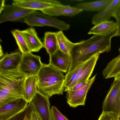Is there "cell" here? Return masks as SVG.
Segmentation results:
<instances>
[{"mask_svg": "<svg viewBox=\"0 0 120 120\" xmlns=\"http://www.w3.org/2000/svg\"><path fill=\"white\" fill-rule=\"evenodd\" d=\"M22 56V53L19 51L9 54L7 53L0 60V71L18 69Z\"/></svg>", "mask_w": 120, "mask_h": 120, "instance_id": "obj_14", "label": "cell"}, {"mask_svg": "<svg viewBox=\"0 0 120 120\" xmlns=\"http://www.w3.org/2000/svg\"><path fill=\"white\" fill-rule=\"evenodd\" d=\"M20 32L31 52H38L44 47L43 43L34 28L30 27Z\"/></svg>", "mask_w": 120, "mask_h": 120, "instance_id": "obj_15", "label": "cell"}, {"mask_svg": "<svg viewBox=\"0 0 120 120\" xmlns=\"http://www.w3.org/2000/svg\"><path fill=\"white\" fill-rule=\"evenodd\" d=\"M20 30L16 29L11 31V33L15 38L19 49L22 54L30 52L27 44L22 35Z\"/></svg>", "mask_w": 120, "mask_h": 120, "instance_id": "obj_24", "label": "cell"}, {"mask_svg": "<svg viewBox=\"0 0 120 120\" xmlns=\"http://www.w3.org/2000/svg\"><path fill=\"white\" fill-rule=\"evenodd\" d=\"M43 44L44 47L49 55L59 50L56 32L49 31L45 32Z\"/></svg>", "mask_w": 120, "mask_h": 120, "instance_id": "obj_22", "label": "cell"}, {"mask_svg": "<svg viewBox=\"0 0 120 120\" xmlns=\"http://www.w3.org/2000/svg\"><path fill=\"white\" fill-rule=\"evenodd\" d=\"M56 34L59 50L70 56L71 50L76 43H73L70 41L62 31L56 32Z\"/></svg>", "mask_w": 120, "mask_h": 120, "instance_id": "obj_23", "label": "cell"}, {"mask_svg": "<svg viewBox=\"0 0 120 120\" xmlns=\"http://www.w3.org/2000/svg\"><path fill=\"white\" fill-rule=\"evenodd\" d=\"M30 120H31V119Z\"/></svg>", "mask_w": 120, "mask_h": 120, "instance_id": "obj_36", "label": "cell"}, {"mask_svg": "<svg viewBox=\"0 0 120 120\" xmlns=\"http://www.w3.org/2000/svg\"><path fill=\"white\" fill-rule=\"evenodd\" d=\"M99 55H95L79 63L72 70L68 72L65 76L64 91L66 92L79 82L89 80Z\"/></svg>", "mask_w": 120, "mask_h": 120, "instance_id": "obj_4", "label": "cell"}, {"mask_svg": "<svg viewBox=\"0 0 120 120\" xmlns=\"http://www.w3.org/2000/svg\"><path fill=\"white\" fill-rule=\"evenodd\" d=\"M112 17L116 20L117 28L120 26V5L114 13Z\"/></svg>", "mask_w": 120, "mask_h": 120, "instance_id": "obj_28", "label": "cell"}, {"mask_svg": "<svg viewBox=\"0 0 120 120\" xmlns=\"http://www.w3.org/2000/svg\"><path fill=\"white\" fill-rule=\"evenodd\" d=\"M38 75L26 78L25 81L23 98L27 101L30 102L37 92Z\"/></svg>", "mask_w": 120, "mask_h": 120, "instance_id": "obj_20", "label": "cell"}, {"mask_svg": "<svg viewBox=\"0 0 120 120\" xmlns=\"http://www.w3.org/2000/svg\"><path fill=\"white\" fill-rule=\"evenodd\" d=\"M41 58L31 52L22 54L19 71L26 78L38 75L43 64Z\"/></svg>", "mask_w": 120, "mask_h": 120, "instance_id": "obj_7", "label": "cell"}, {"mask_svg": "<svg viewBox=\"0 0 120 120\" xmlns=\"http://www.w3.org/2000/svg\"><path fill=\"white\" fill-rule=\"evenodd\" d=\"M98 120H120V118L110 112H102Z\"/></svg>", "mask_w": 120, "mask_h": 120, "instance_id": "obj_27", "label": "cell"}, {"mask_svg": "<svg viewBox=\"0 0 120 120\" xmlns=\"http://www.w3.org/2000/svg\"><path fill=\"white\" fill-rule=\"evenodd\" d=\"M31 120H41L38 114L34 110L31 114Z\"/></svg>", "mask_w": 120, "mask_h": 120, "instance_id": "obj_30", "label": "cell"}, {"mask_svg": "<svg viewBox=\"0 0 120 120\" xmlns=\"http://www.w3.org/2000/svg\"><path fill=\"white\" fill-rule=\"evenodd\" d=\"M83 11L69 5L61 4L41 11L44 14L51 16H64L73 17Z\"/></svg>", "mask_w": 120, "mask_h": 120, "instance_id": "obj_13", "label": "cell"}, {"mask_svg": "<svg viewBox=\"0 0 120 120\" xmlns=\"http://www.w3.org/2000/svg\"><path fill=\"white\" fill-rule=\"evenodd\" d=\"M49 64L61 71L67 73L71 62V56L59 50L50 55Z\"/></svg>", "mask_w": 120, "mask_h": 120, "instance_id": "obj_16", "label": "cell"}, {"mask_svg": "<svg viewBox=\"0 0 120 120\" xmlns=\"http://www.w3.org/2000/svg\"><path fill=\"white\" fill-rule=\"evenodd\" d=\"M29 102L20 98L0 107V120H6L23 110Z\"/></svg>", "mask_w": 120, "mask_h": 120, "instance_id": "obj_12", "label": "cell"}, {"mask_svg": "<svg viewBox=\"0 0 120 120\" xmlns=\"http://www.w3.org/2000/svg\"><path fill=\"white\" fill-rule=\"evenodd\" d=\"M5 0H0V14L4 10L5 5Z\"/></svg>", "mask_w": 120, "mask_h": 120, "instance_id": "obj_31", "label": "cell"}, {"mask_svg": "<svg viewBox=\"0 0 120 120\" xmlns=\"http://www.w3.org/2000/svg\"><path fill=\"white\" fill-rule=\"evenodd\" d=\"M102 112L120 117V80L114 78L103 102Z\"/></svg>", "mask_w": 120, "mask_h": 120, "instance_id": "obj_6", "label": "cell"}, {"mask_svg": "<svg viewBox=\"0 0 120 120\" xmlns=\"http://www.w3.org/2000/svg\"><path fill=\"white\" fill-rule=\"evenodd\" d=\"M115 32L105 35H94L87 40L76 43L71 52V62L68 71L95 55L110 51L111 39L115 36Z\"/></svg>", "mask_w": 120, "mask_h": 120, "instance_id": "obj_1", "label": "cell"}, {"mask_svg": "<svg viewBox=\"0 0 120 120\" xmlns=\"http://www.w3.org/2000/svg\"><path fill=\"white\" fill-rule=\"evenodd\" d=\"M0 56L3 55V52L1 45H0Z\"/></svg>", "mask_w": 120, "mask_h": 120, "instance_id": "obj_33", "label": "cell"}, {"mask_svg": "<svg viewBox=\"0 0 120 120\" xmlns=\"http://www.w3.org/2000/svg\"><path fill=\"white\" fill-rule=\"evenodd\" d=\"M96 75V74L89 79L86 84L82 88L66 91L67 102L70 106L74 108L79 105H84L87 92L94 81Z\"/></svg>", "mask_w": 120, "mask_h": 120, "instance_id": "obj_10", "label": "cell"}, {"mask_svg": "<svg viewBox=\"0 0 120 120\" xmlns=\"http://www.w3.org/2000/svg\"><path fill=\"white\" fill-rule=\"evenodd\" d=\"M116 78H117L120 80V73H119L115 77Z\"/></svg>", "mask_w": 120, "mask_h": 120, "instance_id": "obj_34", "label": "cell"}, {"mask_svg": "<svg viewBox=\"0 0 120 120\" xmlns=\"http://www.w3.org/2000/svg\"><path fill=\"white\" fill-rule=\"evenodd\" d=\"M117 25L113 20L105 21L95 25L91 28L88 34H89L105 35L116 31Z\"/></svg>", "mask_w": 120, "mask_h": 120, "instance_id": "obj_19", "label": "cell"}, {"mask_svg": "<svg viewBox=\"0 0 120 120\" xmlns=\"http://www.w3.org/2000/svg\"><path fill=\"white\" fill-rule=\"evenodd\" d=\"M51 110L52 120H69L55 106H52Z\"/></svg>", "mask_w": 120, "mask_h": 120, "instance_id": "obj_26", "label": "cell"}, {"mask_svg": "<svg viewBox=\"0 0 120 120\" xmlns=\"http://www.w3.org/2000/svg\"><path fill=\"white\" fill-rule=\"evenodd\" d=\"M49 98L38 90L30 101L41 120H52Z\"/></svg>", "mask_w": 120, "mask_h": 120, "instance_id": "obj_9", "label": "cell"}, {"mask_svg": "<svg viewBox=\"0 0 120 120\" xmlns=\"http://www.w3.org/2000/svg\"><path fill=\"white\" fill-rule=\"evenodd\" d=\"M24 22L31 26H50L62 31L68 30L70 27L69 24L62 21L37 11L26 16Z\"/></svg>", "mask_w": 120, "mask_h": 120, "instance_id": "obj_5", "label": "cell"}, {"mask_svg": "<svg viewBox=\"0 0 120 120\" xmlns=\"http://www.w3.org/2000/svg\"><path fill=\"white\" fill-rule=\"evenodd\" d=\"M12 4L18 7L41 11L61 4L56 0H13Z\"/></svg>", "mask_w": 120, "mask_h": 120, "instance_id": "obj_11", "label": "cell"}, {"mask_svg": "<svg viewBox=\"0 0 120 120\" xmlns=\"http://www.w3.org/2000/svg\"><path fill=\"white\" fill-rule=\"evenodd\" d=\"M26 78L18 69L0 71V107L23 98Z\"/></svg>", "mask_w": 120, "mask_h": 120, "instance_id": "obj_2", "label": "cell"}, {"mask_svg": "<svg viewBox=\"0 0 120 120\" xmlns=\"http://www.w3.org/2000/svg\"><path fill=\"white\" fill-rule=\"evenodd\" d=\"M36 11L12 4L6 5L0 14V23L7 21L24 22V19L26 16Z\"/></svg>", "mask_w": 120, "mask_h": 120, "instance_id": "obj_8", "label": "cell"}, {"mask_svg": "<svg viewBox=\"0 0 120 120\" xmlns=\"http://www.w3.org/2000/svg\"><path fill=\"white\" fill-rule=\"evenodd\" d=\"M118 51L120 53V48L118 50Z\"/></svg>", "mask_w": 120, "mask_h": 120, "instance_id": "obj_35", "label": "cell"}, {"mask_svg": "<svg viewBox=\"0 0 120 120\" xmlns=\"http://www.w3.org/2000/svg\"><path fill=\"white\" fill-rule=\"evenodd\" d=\"M113 0H100L90 2H81L75 7L87 11H102L109 6Z\"/></svg>", "mask_w": 120, "mask_h": 120, "instance_id": "obj_18", "label": "cell"}, {"mask_svg": "<svg viewBox=\"0 0 120 120\" xmlns=\"http://www.w3.org/2000/svg\"><path fill=\"white\" fill-rule=\"evenodd\" d=\"M34 110L31 104L29 102L23 110L6 120H30Z\"/></svg>", "mask_w": 120, "mask_h": 120, "instance_id": "obj_25", "label": "cell"}, {"mask_svg": "<svg viewBox=\"0 0 120 120\" xmlns=\"http://www.w3.org/2000/svg\"><path fill=\"white\" fill-rule=\"evenodd\" d=\"M38 76L37 88L40 93L49 98L63 94L65 76L61 71L49 64H43Z\"/></svg>", "mask_w": 120, "mask_h": 120, "instance_id": "obj_3", "label": "cell"}, {"mask_svg": "<svg viewBox=\"0 0 120 120\" xmlns=\"http://www.w3.org/2000/svg\"><path fill=\"white\" fill-rule=\"evenodd\" d=\"M88 80L84 81L79 82L73 87L70 90H74L81 88L86 84Z\"/></svg>", "mask_w": 120, "mask_h": 120, "instance_id": "obj_29", "label": "cell"}, {"mask_svg": "<svg viewBox=\"0 0 120 120\" xmlns=\"http://www.w3.org/2000/svg\"><path fill=\"white\" fill-rule=\"evenodd\" d=\"M120 5V0H113L110 4L103 11L95 15L92 20V24L96 25L102 22L109 21Z\"/></svg>", "mask_w": 120, "mask_h": 120, "instance_id": "obj_17", "label": "cell"}, {"mask_svg": "<svg viewBox=\"0 0 120 120\" xmlns=\"http://www.w3.org/2000/svg\"><path fill=\"white\" fill-rule=\"evenodd\" d=\"M115 36L120 37V26L117 28L116 30Z\"/></svg>", "mask_w": 120, "mask_h": 120, "instance_id": "obj_32", "label": "cell"}, {"mask_svg": "<svg viewBox=\"0 0 120 120\" xmlns=\"http://www.w3.org/2000/svg\"><path fill=\"white\" fill-rule=\"evenodd\" d=\"M120 73V53L110 61L102 72L103 78L108 79L115 77Z\"/></svg>", "mask_w": 120, "mask_h": 120, "instance_id": "obj_21", "label": "cell"}]
</instances>
